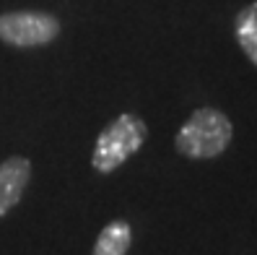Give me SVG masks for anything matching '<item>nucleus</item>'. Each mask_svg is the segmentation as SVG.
Masks as SVG:
<instances>
[{
  "instance_id": "4",
  "label": "nucleus",
  "mask_w": 257,
  "mask_h": 255,
  "mask_svg": "<svg viewBox=\"0 0 257 255\" xmlns=\"http://www.w3.org/2000/svg\"><path fill=\"white\" fill-rule=\"evenodd\" d=\"M29 180H32V161L26 156H8L0 161V219L13 206H19Z\"/></svg>"
},
{
  "instance_id": "3",
  "label": "nucleus",
  "mask_w": 257,
  "mask_h": 255,
  "mask_svg": "<svg viewBox=\"0 0 257 255\" xmlns=\"http://www.w3.org/2000/svg\"><path fill=\"white\" fill-rule=\"evenodd\" d=\"M60 21L44 11H11L0 13V42L16 50L44 47L60 37Z\"/></svg>"
},
{
  "instance_id": "5",
  "label": "nucleus",
  "mask_w": 257,
  "mask_h": 255,
  "mask_svg": "<svg viewBox=\"0 0 257 255\" xmlns=\"http://www.w3.org/2000/svg\"><path fill=\"white\" fill-rule=\"evenodd\" d=\"M130 245H133V227L125 219H114L99 232L91 255H127Z\"/></svg>"
},
{
  "instance_id": "6",
  "label": "nucleus",
  "mask_w": 257,
  "mask_h": 255,
  "mask_svg": "<svg viewBox=\"0 0 257 255\" xmlns=\"http://www.w3.org/2000/svg\"><path fill=\"white\" fill-rule=\"evenodd\" d=\"M234 37L239 42L241 52L247 55V60L257 68V3H249L236 13Z\"/></svg>"
},
{
  "instance_id": "2",
  "label": "nucleus",
  "mask_w": 257,
  "mask_h": 255,
  "mask_svg": "<svg viewBox=\"0 0 257 255\" xmlns=\"http://www.w3.org/2000/svg\"><path fill=\"white\" fill-rule=\"evenodd\" d=\"M148 138V125L141 115L122 112L99 133L91 154V167L99 175H112L122 164L141 151V146Z\"/></svg>"
},
{
  "instance_id": "1",
  "label": "nucleus",
  "mask_w": 257,
  "mask_h": 255,
  "mask_svg": "<svg viewBox=\"0 0 257 255\" xmlns=\"http://www.w3.org/2000/svg\"><path fill=\"white\" fill-rule=\"evenodd\" d=\"M234 138V123L216 107L195 110L177 130L174 148L187 159H218Z\"/></svg>"
}]
</instances>
